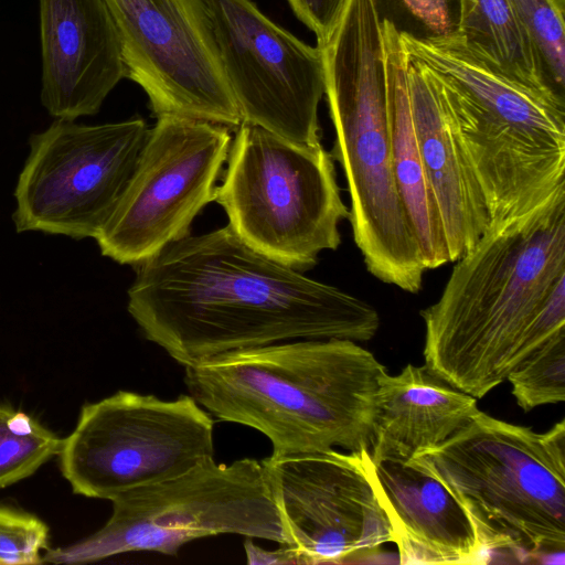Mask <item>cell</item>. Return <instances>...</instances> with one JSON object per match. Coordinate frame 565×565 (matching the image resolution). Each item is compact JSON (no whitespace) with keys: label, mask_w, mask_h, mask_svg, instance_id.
<instances>
[{"label":"cell","mask_w":565,"mask_h":565,"mask_svg":"<svg viewBox=\"0 0 565 565\" xmlns=\"http://www.w3.org/2000/svg\"><path fill=\"white\" fill-rule=\"evenodd\" d=\"M128 311L179 364L302 339L370 341L367 302L247 245L227 224L188 235L136 266Z\"/></svg>","instance_id":"6da1fadb"},{"label":"cell","mask_w":565,"mask_h":565,"mask_svg":"<svg viewBox=\"0 0 565 565\" xmlns=\"http://www.w3.org/2000/svg\"><path fill=\"white\" fill-rule=\"evenodd\" d=\"M420 311L425 364L476 397L565 329V189L492 223Z\"/></svg>","instance_id":"7a4b0ae2"},{"label":"cell","mask_w":565,"mask_h":565,"mask_svg":"<svg viewBox=\"0 0 565 565\" xmlns=\"http://www.w3.org/2000/svg\"><path fill=\"white\" fill-rule=\"evenodd\" d=\"M385 366L344 339L231 351L184 367V384L218 420L265 435L276 456L369 449Z\"/></svg>","instance_id":"3957f363"},{"label":"cell","mask_w":565,"mask_h":565,"mask_svg":"<svg viewBox=\"0 0 565 565\" xmlns=\"http://www.w3.org/2000/svg\"><path fill=\"white\" fill-rule=\"evenodd\" d=\"M317 45L335 131L330 153L345 175L354 242L375 278L416 294L427 269L394 177L382 24L372 0H347Z\"/></svg>","instance_id":"277c9868"},{"label":"cell","mask_w":565,"mask_h":565,"mask_svg":"<svg viewBox=\"0 0 565 565\" xmlns=\"http://www.w3.org/2000/svg\"><path fill=\"white\" fill-rule=\"evenodd\" d=\"M407 463L445 486L489 555L564 554V419L541 434L479 411Z\"/></svg>","instance_id":"5b68a950"},{"label":"cell","mask_w":565,"mask_h":565,"mask_svg":"<svg viewBox=\"0 0 565 565\" xmlns=\"http://www.w3.org/2000/svg\"><path fill=\"white\" fill-rule=\"evenodd\" d=\"M226 164L214 202L247 245L300 271L339 247L349 207L321 143H295L242 121Z\"/></svg>","instance_id":"8992f818"},{"label":"cell","mask_w":565,"mask_h":565,"mask_svg":"<svg viewBox=\"0 0 565 565\" xmlns=\"http://www.w3.org/2000/svg\"><path fill=\"white\" fill-rule=\"evenodd\" d=\"M111 502L103 527L72 545L46 548L42 561L83 564L141 551L174 556L184 544L218 534L290 545L264 466L253 458L230 465L211 458Z\"/></svg>","instance_id":"52a82bcc"},{"label":"cell","mask_w":565,"mask_h":565,"mask_svg":"<svg viewBox=\"0 0 565 565\" xmlns=\"http://www.w3.org/2000/svg\"><path fill=\"white\" fill-rule=\"evenodd\" d=\"M214 420L191 395L161 399L118 391L83 406L60 450L77 494L113 500L214 458Z\"/></svg>","instance_id":"ba28073f"},{"label":"cell","mask_w":565,"mask_h":565,"mask_svg":"<svg viewBox=\"0 0 565 565\" xmlns=\"http://www.w3.org/2000/svg\"><path fill=\"white\" fill-rule=\"evenodd\" d=\"M148 131L137 117L103 125L56 119L32 136L14 192L17 231L96 238L129 183Z\"/></svg>","instance_id":"9c48e42d"},{"label":"cell","mask_w":565,"mask_h":565,"mask_svg":"<svg viewBox=\"0 0 565 565\" xmlns=\"http://www.w3.org/2000/svg\"><path fill=\"white\" fill-rule=\"evenodd\" d=\"M231 143L225 126L157 117L121 199L95 238L102 254L137 266L190 235L194 218L214 201Z\"/></svg>","instance_id":"30bf717a"},{"label":"cell","mask_w":565,"mask_h":565,"mask_svg":"<svg viewBox=\"0 0 565 565\" xmlns=\"http://www.w3.org/2000/svg\"><path fill=\"white\" fill-rule=\"evenodd\" d=\"M104 1L126 77L147 94L156 117L194 118L231 130L241 125L203 0Z\"/></svg>","instance_id":"8fae6325"},{"label":"cell","mask_w":565,"mask_h":565,"mask_svg":"<svg viewBox=\"0 0 565 565\" xmlns=\"http://www.w3.org/2000/svg\"><path fill=\"white\" fill-rule=\"evenodd\" d=\"M303 564H344L394 543L369 449L270 455L260 460Z\"/></svg>","instance_id":"7c38bea8"},{"label":"cell","mask_w":565,"mask_h":565,"mask_svg":"<svg viewBox=\"0 0 565 565\" xmlns=\"http://www.w3.org/2000/svg\"><path fill=\"white\" fill-rule=\"evenodd\" d=\"M242 121L289 141L321 143L320 47L274 23L250 0H203Z\"/></svg>","instance_id":"4fadbf2b"},{"label":"cell","mask_w":565,"mask_h":565,"mask_svg":"<svg viewBox=\"0 0 565 565\" xmlns=\"http://www.w3.org/2000/svg\"><path fill=\"white\" fill-rule=\"evenodd\" d=\"M41 100L56 119L96 114L126 77L119 36L104 0H40Z\"/></svg>","instance_id":"5bb4252c"},{"label":"cell","mask_w":565,"mask_h":565,"mask_svg":"<svg viewBox=\"0 0 565 565\" xmlns=\"http://www.w3.org/2000/svg\"><path fill=\"white\" fill-rule=\"evenodd\" d=\"M406 77L418 149L456 262L489 227L488 206L433 72L407 58Z\"/></svg>","instance_id":"9a60e30c"},{"label":"cell","mask_w":565,"mask_h":565,"mask_svg":"<svg viewBox=\"0 0 565 565\" xmlns=\"http://www.w3.org/2000/svg\"><path fill=\"white\" fill-rule=\"evenodd\" d=\"M401 564H483L489 554L445 486L409 463L374 465Z\"/></svg>","instance_id":"2e32d148"},{"label":"cell","mask_w":565,"mask_h":565,"mask_svg":"<svg viewBox=\"0 0 565 565\" xmlns=\"http://www.w3.org/2000/svg\"><path fill=\"white\" fill-rule=\"evenodd\" d=\"M477 398L426 364H407L380 381L369 452L374 465L407 463L444 443L479 412Z\"/></svg>","instance_id":"e0dca14e"},{"label":"cell","mask_w":565,"mask_h":565,"mask_svg":"<svg viewBox=\"0 0 565 565\" xmlns=\"http://www.w3.org/2000/svg\"><path fill=\"white\" fill-rule=\"evenodd\" d=\"M387 78L392 163L399 195L416 234L426 269L450 262L438 206L418 149L408 87L407 57L397 31L381 22Z\"/></svg>","instance_id":"ac0fdd59"},{"label":"cell","mask_w":565,"mask_h":565,"mask_svg":"<svg viewBox=\"0 0 565 565\" xmlns=\"http://www.w3.org/2000/svg\"><path fill=\"white\" fill-rule=\"evenodd\" d=\"M458 34L492 67L561 103L543 84L530 42L508 0H458Z\"/></svg>","instance_id":"d6986e66"},{"label":"cell","mask_w":565,"mask_h":565,"mask_svg":"<svg viewBox=\"0 0 565 565\" xmlns=\"http://www.w3.org/2000/svg\"><path fill=\"white\" fill-rule=\"evenodd\" d=\"M545 87L565 102V0H508Z\"/></svg>","instance_id":"ffe728a7"},{"label":"cell","mask_w":565,"mask_h":565,"mask_svg":"<svg viewBox=\"0 0 565 565\" xmlns=\"http://www.w3.org/2000/svg\"><path fill=\"white\" fill-rule=\"evenodd\" d=\"M62 443L29 414L0 406V489L30 477Z\"/></svg>","instance_id":"44dd1931"},{"label":"cell","mask_w":565,"mask_h":565,"mask_svg":"<svg viewBox=\"0 0 565 565\" xmlns=\"http://www.w3.org/2000/svg\"><path fill=\"white\" fill-rule=\"evenodd\" d=\"M518 405L530 412L565 399V329L552 335L507 377Z\"/></svg>","instance_id":"7402d4cb"},{"label":"cell","mask_w":565,"mask_h":565,"mask_svg":"<svg viewBox=\"0 0 565 565\" xmlns=\"http://www.w3.org/2000/svg\"><path fill=\"white\" fill-rule=\"evenodd\" d=\"M381 22L401 35L427 40L458 33V0H372Z\"/></svg>","instance_id":"603a6c76"},{"label":"cell","mask_w":565,"mask_h":565,"mask_svg":"<svg viewBox=\"0 0 565 565\" xmlns=\"http://www.w3.org/2000/svg\"><path fill=\"white\" fill-rule=\"evenodd\" d=\"M49 527L34 515L0 507V564L43 563Z\"/></svg>","instance_id":"cb8c5ba5"},{"label":"cell","mask_w":565,"mask_h":565,"mask_svg":"<svg viewBox=\"0 0 565 565\" xmlns=\"http://www.w3.org/2000/svg\"><path fill=\"white\" fill-rule=\"evenodd\" d=\"M297 18L323 42L333 29L347 0H287Z\"/></svg>","instance_id":"d4e9b609"},{"label":"cell","mask_w":565,"mask_h":565,"mask_svg":"<svg viewBox=\"0 0 565 565\" xmlns=\"http://www.w3.org/2000/svg\"><path fill=\"white\" fill-rule=\"evenodd\" d=\"M245 539L244 548L248 564H303L300 554L290 545L267 551L256 545L252 539Z\"/></svg>","instance_id":"484cf974"}]
</instances>
